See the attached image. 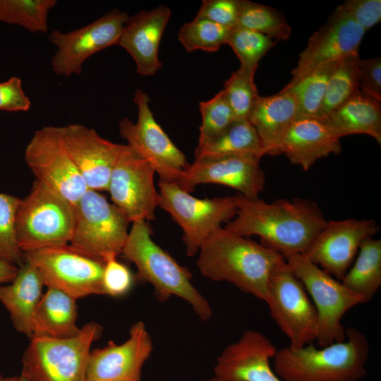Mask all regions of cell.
Segmentation results:
<instances>
[{
  "instance_id": "bcb514c9",
  "label": "cell",
  "mask_w": 381,
  "mask_h": 381,
  "mask_svg": "<svg viewBox=\"0 0 381 381\" xmlns=\"http://www.w3.org/2000/svg\"><path fill=\"white\" fill-rule=\"evenodd\" d=\"M203 381H223V380H222L219 378L214 376V377H212L211 378H209V379L203 380Z\"/></svg>"
},
{
  "instance_id": "4316f807",
  "label": "cell",
  "mask_w": 381,
  "mask_h": 381,
  "mask_svg": "<svg viewBox=\"0 0 381 381\" xmlns=\"http://www.w3.org/2000/svg\"><path fill=\"white\" fill-rule=\"evenodd\" d=\"M341 138L352 134H365L381 145V103L360 90L324 121Z\"/></svg>"
},
{
  "instance_id": "ba28073f",
  "label": "cell",
  "mask_w": 381,
  "mask_h": 381,
  "mask_svg": "<svg viewBox=\"0 0 381 381\" xmlns=\"http://www.w3.org/2000/svg\"><path fill=\"white\" fill-rule=\"evenodd\" d=\"M158 185L159 207L182 229L188 256L197 254L208 236L236 214V195L200 199L181 189L175 181H159Z\"/></svg>"
},
{
  "instance_id": "ee69618b",
  "label": "cell",
  "mask_w": 381,
  "mask_h": 381,
  "mask_svg": "<svg viewBox=\"0 0 381 381\" xmlns=\"http://www.w3.org/2000/svg\"><path fill=\"white\" fill-rule=\"evenodd\" d=\"M18 270L17 265L0 260V286L11 282L16 277Z\"/></svg>"
},
{
  "instance_id": "8d00e7d4",
  "label": "cell",
  "mask_w": 381,
  "mask_h": 381,
  "mask_svg": "<svg viewBox=\"0 0 381 381\" xmlns=\"http://www.w3.org/2000/svg\"><path fill=\"white\" fill-rule=\"evenodd\" d=\"M20 199L0 193V260L20 267L25 260L16 235V215Z\"/></svg>"
},
{
  "instance_id": "9c48e42d",
  "label": "cell",
  "mask_w": 381,
  "mask_h": 381,
  "mask_svg": "<svg viewBox=\"0 0 381 381\" xmlns=\"http://www.w3.org/2000/svg\"><path fill=\"white\" fill-rule=\"evenodd\" d=\"M39 271L46 286L59 289L76 300L103 294L102 259L71 244L54 246L24 253Z\"/></svg>"
},
{
  "instance_id": "5b68a950",
  "label": "cell",
  "mask_w": 381,
  "mask_h": 381,
  "mask_svg": "<svg viewBox=\"0 0 381 381\" xmlns=\"http://www.w3.org/2000/svg\"><path fill=\"white\" fill-rule=\"evenodd\" d=\"M75 206L35 180L28 195L20 199L15 229L19 248L26 253L71 242Z\"/></svg>"
},
{
  "instance_id": "836d02e7",
  "label": "cell",
  "mask_w": 381,
  "mask_h": 381,
  "mask_svg": "<svg viewBox=\"0 0 381 381\" xmlns=\"http://www.w3.org/2000/svg\"><path fill=\"white\" fill-rule=\"evenodd\" d=\"M276 42L261 33L234 27L231 29L226 44L240 61L238 70L254 78L259 61Z\"/></svg>"
},
{
  "instance_id": "44dd1931",
  "label": "cell",
  "mask_w": 381,
  "mask_h": 381,
  "mask_svg": "<svg viewBox=\"0 0 381 381\" xmlns=\"http://www.w3.org/2000/svg\"><path fill=\"white\" fill-rule=\"evenodd\" d=\"M277 350L263 333L247 329L218 356L214 376L223 381H282L270 363Z\"/></svg>"
},
{
  "instance_id": "ffe728a7",
  "label": "cell",
  "mask_w": 381,
  "mask_h": 381,
  "mask_svg": "<svg viewBox=\"0 0 381 381\" xmlns=\"http://www.w3.org/2000/svg\"><path fill=\"white\" fill-rule=\"evenodd\" d=\"M64 143L87 187L107 190L111 171L126 145L100 136L93 128L80 123L61 126Z\"/></svg>"
},
{
  "instance_id": "d4e9b609",
  "label": "cell",
  "mask_w": 381,
  "mask_h": 381,
  "mask_svg": "<svg viewBox=\"0 0 381 381\" xmlns=\"http://www.w3.org/2000/svg\"><path fill=\"white\" fill-rule=\"evenodd\" d=\"M44 286L39 271L25 258L14 279L0 286V302L8 311L14 328L30 339L32 337L33 315L42 297Z\"/></svg>"
},
{
  "instance_id": "7a4b0ae2",
  "label": "cell",
  "mask_w": 381,
  "mask_h": 381,
  "mask_svg": "<svg viewBox=\"0 0 381 381\" xmlns=\"http://www.w3.org/2000/svg\"><path fill=\"white\" fill-rule=\"evenodd\" d=\"M200 273L215 282L226 281L266 303L273 270L284 260L276 250L220 227L198 251Z\"/></svg>"
},
{
  "instance_id": "6da1fadb",
  "label": "cell",
  "mask_w": 381,
  "mask_h": 381,
  "mask_svg": "<svg viewBox=\"0 0 381 381\" xmlns=\"http://www.w3.org/2000/svg\"><path fill=\"white\" fill-rule=\"evenodd\" d=\"M236 195L237 212L224 228L247 237L259 236L283 256L303 253L327 220L316 204L306 199H279L268 203Z\"/></svg>"
},
{
  "instance_id": "7402d4cb",
  "label": "cell",
  "mask_w": 381,
  "mask_h": 381,
  "mask_svg": "<svg viewBox=\"0 0 381 381\" xmlns=\"http://www.w3.org/2000/svg\"><path fill=\"white\" fill-rule=\"evenodd\" d=\"M171 15L169 8L160 5L128 17L116 45L131 56L139 75L152 76L162 68L159 47Z\"/></svg>"
},
{
  "instance_id": "3957f363",
  "label": "cell",
  "mask_w": 381,
  "mask_h": 381,
  "mask_svg": "<svg viewBox=\"0 0 381 381\" xmlns=\"http://www.w3.org/2000/svg\"><path fill=\"white\" fill-rule=\"evenodd\" d=\"M369 351L365 335L349 327L342 341L278 349L272 368L282 381H358L367 373Z\"/></svg>"
},
{
  "instance_id": "d590c367",
  "label": "cell",
  "mask_w": 381,
  "mask_h": 381,
  "mask_svg": "<svg viewBox=\"0 0 381 381\" xmlns=\"http://www.w3.org/2000/svg\"><path fill=\"white\" fill-rule=\"evenodd\" d=\"M199 107L202 122L198 146L210 142L236 120L222 90L212 99L200 102Z\"/></svg>"
},
{
  "instance_id": "60d3db41",
  "label": "cell",
  "mask_w": 381,
  "mask_h": 381,
  "mask_svg": "<svg viewBox=\"0 0 381 381\" xmlns=\"http://www.w3.org/2000/svg\"><path fill=\"white\" fill-rule=\"evenodd\" d=\"M340 6L365 32L381 20L380 0H346Z\"/></svg>"
},
{
  "instance_id": "4fadbf2b",
  "label": "cell",
  "mask_w": 381,
  "mask_h": 381,
  "mask_svg": "<svg viewBox=\"0 0 381 381\" xmlns=\"http://www.w3.org/2000/svg\"><path fill=\"white\" fill-rule=\"evenodd\" d=\"M36 177L74 206L88 189L63 140L61 126H44L35 131L24 154Z\"/></svg>"
},
{
  "instance_id": "e575fe53",
  "label": "cell",
  "mask_w": 381,
  "mask_h": 381,
  "mask_svg": "<svg viewBox=\"0 0 381 381\" xmlns=\"http://www.w3.org/2000/svg\"><path fill=\"white\" fill-rule=\"evenodd\" d=\"M230 31L231 28L195 17L180 28L178 39L187 52H214L227 43Z\"/></svg>"
},
{
  "instance_id": "2e32d148",
  "label": "cell",
  "mask_w": 381,
  "mask_h": 381,
  "mask_svg": "<svg viewBox=\"0 0 381 381\" xmlns=\"http://www.w3.org/2000/svg\"><path fill=\"white\" fill-rule=\"evenodd\" d=\"M380 227L373 219L327 221L302 253L310 262L339 280L350 267L361 243Z\"/></svg>"
},
{
  "instance_id": "9a60e30c",
  "label": "cell",
  "mask_w": 381,
  "mask_h": 381,
  "mask_svg": "<svg viewBox=\"0 0 381 381\" xmlns=\"http://www.w3.org/2000/svg\"><path fill=\"white\" fill-rule=\"evenodd\" d=\"M155 173L147 161L126 145L111 171L107 191L130 222L155 219L159 194L155 187Z\"/></svg>"
},
{
  "instance_id": "f35d334b",
  "label": "cell",
  "mask_w": 381,
  "mask_h": 381,
  "mask_svg": "<svg viewBox=\"0 0 381 381\" xmlns=\"http://www.w3.org/2000/svg\"><path fill=\"white\" fill-rule=\"evenodd\" d=\"M116 255L111 254L104 259L102 289L104 295L121 297L132 289L135 277L131 270L117 260Z\"/></svg>"
},
{
  "instance_id": "d6a6232c",
  "label": "cell",
  "mask_w": 381,
  "mask_h": 381,
  "mask_svg": "<svg viewBox=\"0 0 381 381\" xmlns=\"http://www.w3.org/2000/svg\"><path fill=\"white\" fill-rule=\"evenodd\" d=\"M56 4V0H0V21L32 33H46L49 12Z\"/></svg>"
},
{
  "instance_id": "1f68e13d",
  "label": "cell",
  "mask_w": 381,
  "mask_h": 381,
  "mask_svg": "<svg viewBox=\"0 0 381 381\" xmlns=\"http://www.w3.org/2000/svg\"><path fill=\"white\" fill-rule=\"evenodd\" d=\"M236 27L261 33L276 42L288 40L291 33L290 25L280 11L248 0H241Z\"/></svg>"
},
{
  "instance_id": "e0dca14e",
  "label": "cell",
  "mask_w": 381,
  "mask_h": 381,
  "mask_svg": "<svg viewBox=\"0 0 381 381\" xmlns=\"http://www.w3.org/2000/svg\"><path fill=\"white\" fill-rule=\"evenodd\" d=\"M260 156L252 154L195 160L176 181L183 190L190 193L199 184L216 183L231 187L250 200L259 198L265 185Z\"/></svg>"
},
{
  "instance_id": "4dcf8cb0",
  "label": "cell",
  "mask_w": 381,
  "mask_h": 381,
  "mask_svg": "<svg viewBox=\"0 0 381 381\" xmlns=\"http://www.w3.org/2000/svg\"><path fill=\"white\" fill-rule=\"evenodd\" d=\"M359 59L358 53H356L339 60L329 80L317 119L324 121L360 90L358 78Z\"/></svg>"
},
{
  "instance_id": "f546056e",
  "label": "cell",
  "mask_w": 381,
  "mask_h": 381,
  "mask_svg": "<svg viewBox=\"0 0 381 381\" xmlns=\"http://www.w3.org/2000/svg\"><path fill=\"white\" fill-rule=\"evenodd\" d=\"M339 60L320 65L283 90L292 91L296 97V119L317 118L330 76Z\"/></svg>"
},
{
  "instance_id": "30bf717a",
  "label": "cell",
  "mask_w": 381,
  "mask_h": 381,
  "mask_svg": "<svg viewBox=\"0 0 381 381\" xmlns=\"http://www.w3.org/2000/svg\"><path fill=\"white\" fill-rule=\"evenodd\" d=\"M75 215L71 246L102 260L121 253L130 222L118 207L87 189L75 205Z\"/></svg>"
},
{
  "instance_id": "83f0119b",
  "label": "cell",
  "mask_w": 381,
  "mask_h": 381,
  "mask_svg": "<svg viewBox=\"0 0 381 381\" xmlns=\"http://www.w3.org/2000/svg\"><path fill=\"white\" fill-rule=\"evenodd\" d=\"M246 154L264 156L260 140L252 124L248 120H236L210 142L198 146L195 159H211Z\"/></svg>"
},
{
  "instance_id": "d6986e66",
  "label": "cell",
  "mask_w": 381,
  "mask_h": 381,
  "mask_svg": "<svg viewBox=\"0 0 381 381\" xmlns=\"http://www.w3.org/2000/svg\"><path fill=\"white\" fill-rule=\"evenodd\" d=\"M152 350V340L145 325L138 321L123 343L109 341L105 347L91 350L86 381H141L142 368Z\"/></svg>"
},
{
  "instance_id": "b9f144b4",
  "label": "cell",
  "mask_w": 381,
  "mask_h": 381,
  "mask_svg": "<svg viewBox=\"0 0 381 381\" xmlns=\"http://www.w3.org/2000/svg\"><path fill=\"white\" fill-rule=\"evenodd\" d=\"M30 107V99L23 89L20 78L12 76L0 83V111H28Z\"/></svg>"
},
{
  "instance_id": "8992f818",
  "label": "cell",
  "mask_w": 381,
  "mask_h": 381,
  "mask_svg": "<svg viewBox=\"0 0 381 381\" xmlns=\"http://www.w3.org/2000/svg\"><path fill=\"white\" fill-rule=\"evenodd\" d=\"M102 327L90 322L71 338L32 337L23 356L22 376L30 381H86L92 343Z\"/></svg>"
},
{
  "instance_id": "52a82bcc",
  "label": "cell",
  "mask_w": 381,
  "mask_h": 381,
  "mask_svg": "<svg viewBox=\"0 0 381 381\" xmlns=\"http://www.w3.org/2000/svg\"><path fill=\"white\" fill-rule=\"evenodd\" d=\"M284 258L312 298L318 320V345L325 346L344 341L346 328L342 318L352 308L365 303V299L302 253H291Z\"/></svg>"
},
{
  "instance_id": "7c38bea8",
  "label": "cell",
  "mask_w": 381,
  "mask_h": 381,
  "mask_svg": "<svg viewBox=\"0 0 381 381\" xmlns=\"http://www.w3.org/2000/svg\"><path fill=\"white\" fill-rule=\"evenodd\" d=\"M266 303L270 316L289 339V346L300 348L316 340L315 308L285 259L270 274Z\"/></svg>"
},
{
  "instance_id": "603a6c76",
  "label": "cell",
  "mask_w": 381,
  "mask_h": 381,
  "mask_svg": "<svg viewBox=\"0 0 381 381\" xmlns=\"http://www.w3.org/2000/svg\"><path fill=\"white\" fill-rule=\"evenodd\" d=\"M341 150L340 138L317 118L296 119L281 144V155L284 154L291 163L300 166L304 171L318 159L332 154L338 155Z\"/></svg>"
},
{
  "instance_id": "74e56055",
  "label": "cell",
  "mask_w": 381,
  "mask_h": 381,
  "mask_svg": "<svg viewBox=\"0 0 381 381\" xmlns=\"http://www.w3.org/2000/svg\"><path fill=\"white\" fill-rule=\"evenodd\" d=\"M236 120H248V116L259 97L254 78L238 69L233 72L222 90Z\"/></svg>"
},
{
  "instance_id": "8fae6325",
  "label": "cell",
  "mask_w": 381,
  "mask_h": 381,
  "mask_svg": "<svg viewBox=\"0 0 381 381\" xmlns=\"http://www.w3.org/2000/svg\"><path fill=\"white\" fill-rule=\"evenodd\" d=\"M133 102L138 108L137 121L126 117L121 120L120 135L131 150L152 167L159 174V181L176 182L190 164L186 155L155 120L147 94L138 89Z\"/></svg>"
},
{
  "instance_id": "484cf974",
  "label": "cell",
  "mask_w": 381,
  "mask_h": 381,
  "mask_svg": "<svg viewBox=\"0 0 381 381\" xmlns=\"http://www.w3.org/2000/svg\"><path fill=\"white\" fill-rule=\"evenodd\" d=\"M76 299L67 294L48 287L43 294L32 321V337L67 339L77 335Z\"/></svg>"
},
{
  "instance_id": "277c9868",
  "label": "cell",
  "mask_w": 381,
  "mask_h": 381,
  "mask_svg": "<svg viewBox=\"0 0 381 381\" xmlns=\"http://www.w3.org/2000/svg\"><path fill=\"white\" fill-rule=\"evenodd\" d=\"M132 223L121 253L135 264L138 277L152 285L161 301L172 296L182 298L191 306L200 320H208L212 315V308L193 285L188 270L155 243L147 222Z\"/></svg>"
},
{
  "instance_id": "ab89813d",
  "label": "cell",
  "mask_w": 381,
  "mask_h": 381,
  "mask_svg": "<svg viewBox=\"0 0 381 381\" xmlns=\"http://www.w3.org/2000/svg\"><path fill=\"white\" fill-rule=\"evenodd\" d=\"M241 0H203L195 18L231 29L237 24Z\"/></svg>"
},
{
  "instance_id": "7dc6e473",
  "label": "cell",
  "mask_w": 381,
  "mask_h": 381,
  "mask_svg": "<svg viewBox=\"0 0 381 381\" xmlns=\"http://www.w3.org/2000/svg\"><path fill=\"white\" fill-rule=\"evenodd\" d=\"M18 381H30L28 379L25 378V377L20 375L18 376Z\"/></svg>"
},
{
  "instance_id": "ac0fdd59",
  "label": "cell",
  "mask_w": 381,
  "mask_h": 381,
  "mask_svg": "<svg viewBox=\"0 0 381 381\" xmlns=\"http://www.w3.org/2000/svg\"><path fill=\"white\" fill-rule=\"evenodd\" d=\"M365 31L339 6L308 39L292 70V84L324 64L358 53Z\"/></svg>"
},
{
  "instance_id": "f1b7e54d",
  "label": "cell",
  "mask_w": 381,
  "mask_h": 381,
  "mask_svg": "<svg viewBox=\"0 0 381 381\" xmlns=\"http://www.w3.org/2000/svg\"><path fill=\"white\" fill-rule=\"evenodd\" d=\"M358 252L355 262L341 282L367 303L381 286V240L366 238Z\"/></svg>"
},
{
  "instance_id": "f6af8a7d",
  "label": "cell",
  "mask_w": 381,
  "mask_h": 381,
  "mask_svg": "<svg viewBox=\"0 0 381 381\" xmlns=\"http://www.w3.org/2000/svg\"><path fill=\"white\" fill-rule=\"evenodd\" d=\"M18 376H14V377H4L0 374V381H18Z\"/></svg>"
},
{
  "instance_id": "5bb4252c",
  "label": "cell",
  "mask_w": 381,
  "mask_h": 381,
  "mask_svg": "<svg viewBox=\"0 0 381 381\" xmlns=\"http://www.w3.org/2000/svg\"><path fill=\"white\" fill-rule=\"evenodd\" d=\"M129 16L114 8L80 28L67 32L53 30L49 41L56 47L51 59L53 72L69 78L80 75L86 60L97 52L116 45Z\"/></svg>"
},
{
  "instance_id": "cb8c5ba5",
  "label": "cell",
  "mask_w": 381,
  "mask_h": 381,
  "mask_svg": "<svg viewBox=\"0 0 381 381\" xmlns=\"http://www.w3.org/2000/svg\"><path fill=\"white\" fill-rule=\"evenodd\" d=\"M295 94L282 90L273 95H259L248 116L261 143L264 155H281V144L286 131L296 120Z\"/></svg>"
},
{
  "instance_id": "7bdbcfd3",
  "label": "cell",
  "mask_w": 381,
  "mask_h": 381,
  "mask_svg": "<svg viewBox=\"0 0 381 381\" xmlns=\"http://www.w3.org/2000/svg\"><path fill=\"white\" fill-rule=\"evenodd\" d=\"M358 78L360 90L381 102V58L360 59Z\"/></svg>"
}]
</instances>
